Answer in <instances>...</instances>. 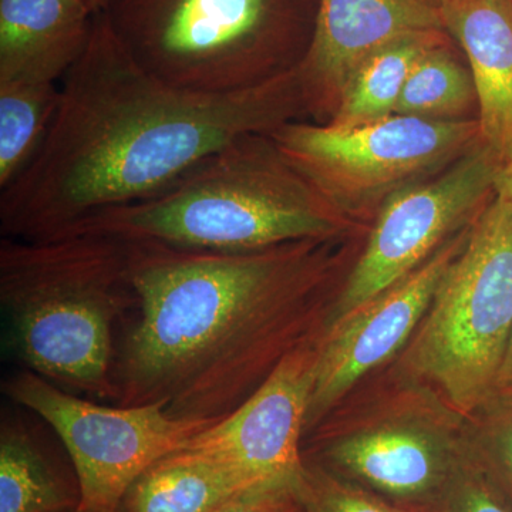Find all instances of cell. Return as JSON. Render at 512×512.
Listing matches in <instances>:
<instances>
[{"instance_id": "30bf717a", "label": "cell", "mask_w": 512, "mask_h": 512, "mask_svg": "<svg viewBox=\"0 0 512 512\" xmlns=\"http://www.w3.org/2000/svg\"><path fill=\"white\" fill-rule=\"evenodd\" d=\"M467 235L448 242L402 281L332 323L318 343L306 427L315 426L360 377L386 362L413 335Z\"/></svg>"}, {"instance_id": "7a4b0ae2", "label": "cell", "mask_w": 512, "mask_h": 512, "mask_svg": "<svg viewBox=\"0 0 512 512\" xmlns=\"http://www.w3.org/2000/svg\"><path fill=\"white\" fill-rule=\"evenodd\" d=\"M312 242L239 254L127 242L137 320L114 357L116 406L210 426L234 413L305 345L293 342L318 281Z\"/></svg>"}, {"instance_id": "5b68a950", "label": "cell", "mask_w": 512, "mask_h": 512, "mask_svg": "<svg viewBox=\"0 0 512 512\" xmlns=\"http://www.w3.org/2000/svg\"><path fill=\"white\" fill-rule=\"evenodd\" d=\"M100 13L141 69L188 93L255 89L306 53L293 0H109Z\"/></svg>"}, {"instance_id": "6da1fadb", "label": "cell", "mask_w": 512, "mask_h": 512, "mask_svg": "<svg viewBox=\"0 0 512 512\" xmlns=\"http://www.w3.org/2000/svg\"><path fill=\"white\" fill-rule=\"evenodd\" d=\"M45 144L0 191L3 237L46 241L109 208L156 197L231 141L305 109L298 69L245 92L195 94L148 74L103 13L62 82Z\"/></svg>"}, {"instance_id": "4316f807", "label": "cell", "mask_w": 512, "mask_h": 512, "mask_svg": "<svg viewBox=\"0 0 512 512\" xmlns=\"http://www.w3.org/2000/svg\"><path fill=\"white\" fill-rule=\"evenodd\" d=\"M89 3L90 8L93 9L94 13H100L104 9V6L109 3V0H86Z\"/></svg>"}, {"instance_id": "8fae6325", "label": "cell", "mask_w": 512, "mask_h": 512, "mask_svg": "<svg viewBox=\"0 0 512 512\" xmlns=\"http://www.w3.org/2000/svg\"><path fill=\"white\" fill-rule=\"evenodd\" d=\"M318 345L286 355L234 413L212 424L185 448L241 471L256 485L291 481L303 467L299 444L306 427Z\"/></svg>"}, {"instance_id": "8992f818", "label": "cell", "mask_w": 512, "mask_h": 512, "mask_svg": "<svg viewBox=\"0 0 512 512\" xmlns=\"http://www.w3.org/2000/svg\"><path fill=\"white\" fill-rule=\"evenodd\" d=\"M512 335V201L495 194L448 265L410 365L458 412L493 396Z\"/></svg>"}, {"instance_id": "603a6c76", "label": "cell", "mask_w": 512, "mask_h": 512, "mask_svg": "<svg viewBox=\"0 0 512 512\" xmlns=\"http://www.w3.org/2000/svg\"><path fill=\"white\" fill-rule=\"evenodd\" d=\"M481 410L483 426L470 448L512 501V397L491 396Z\"/></svg>"}, {"instance_id": "ffe728a7", "label": "cell", "mask_w": 512, "mask_h": 512, "mask_svg": "<svg viewBox=\"0 0 512 512\" xmlns=\"http://www.w3.org/2000/svg\"><path fill=\"white\" fill-rule=\"evenodd\" d=\"M446 45L433 47L416 63L394 114L424 120H466L464 114L477 103L476 87L470 70L454 59Z\"/></svg>"}, {"instance_id": "d6986e66", "label": "cell", "mask_w": 512, "mask_h": 512, "mask_svg": "<svg viewBox=\"0 0 512 512\" xmlns=\"http://www.w3.org/2000/svg\"><path fill=\"white\" fill-rule=\"evenodd\" d=\"M60 83L0 82V191L25 173L49 136Z\"/></svg>"}, {"instance_id": "83f0119b", "label": "cell", "mask_w": 512, "mask_h": 512, "mask_svg": "<svg viewBox=\"0 0 512 512\" xmlns=\"http://www.w3.org/2000/svg\"><path fill=\"white\" fill-rule=\"evenodd\" d=\"M424 2L430 3V5L434 6V8L440 9L441 6L447 2V0H424Z\"/></svg>"}, {"instance_id": "ac0fdd59", "label": "cell", "mask_w": 512, "mask_h": 512, "mask_svg": "<svg viewBox=\"0 0 512 512\" xmlns=\"http://www.w3.org/2000/svg\"><path fill=\"white\" fill-rule=\"evenodd\" d=\"M80 503L77 478L64 476L25 426L3 419L0 512H67Z\"/></svg>"}, {"instance_id": "cb8c5ba5", "label": "cell", "mask_w": 512, "mask_h": 512, "mask_svg": "<svg viewBox=\"0 0 512 512\" xmlns=\"http://www.w3.org/2000/svg\"><path fill=\"white\" fill-rule=\"evenodd\" d=\"M296 480L259 485L232 498L217 512H302Z\"/></svg>"}, {"instance_id": "2e32d148", "label": "cell", "mask_w": 512, "mask_h": 512, "mask_svg": "<svg viewBox=\"0 0 512 512\" xmlns=\"http://www.w3.org/2000/svg\"><path fill=\"white\" fill-rule=\"evenodd\" d=\"M254 487L259 485L241 471L183 448L148 467L130 485L116 512H217Z\"/></svg>"}, {"instance_id": "4fadbf2b", "label": "cell", "mask_w": 512, "mask_h": 512, "mask_svg": "<svg viewBox=\"0 0 512 512\" xmlns=\"http://www.w3.org/2000/svg\"><path fill=\"white\" fill-rule=\"evenodd\" d=\"M426 32H446V26L441 10L424 0H318L298 67L306 107H335L357 64L394 40Z\"/></svg>"}, {"instance_id": "44dd1931", "label": "cell", "mask_w": 512, "mask_h": 512, "mask_svg": "<svg viewBox=\"0 0 512 512\" xmlns=\"http://www.w3.org/2000/svg\"><path fill=\"white\" fill-rule=\"evenodd\" d=\"M295 488L302 512H413L389 503L333 471L305 463Z\"/></svg>"}, {"instance_id": "484cf974", "label": "cell", "mask_w": 512, "mask_h": 512, "mask_svg": "<svg viewBox=\"0 0 512 512\" xmlns=\"http://www.w3.org/2000/svg\"><path fill=\"white\" fill-rule=\"evenodd\" d=\"M494 192L512 201V161L501 168L497 181H495Z\"/></svg>"}, {"instance_id": "52a82bcc", "label": "cell", "mask_w": 512, "mask_h": 512, "mask_svg": "<svg viewBox=\"0 0 512 512\" xmlns=\"http://www.w3.org/2000/svg\"><path fill=\"white\" fill-rule=\"evenodd\" d=\"M269 136L286 163L336 211L390 197L481 141L478 120L399 114L352 127L289 121Z\"/></svg>"}, {"instance_id": "7c38bea8", "label": "cell", "mask_w": 512, "mask_h": 512, "mask_svg": "<svg viewBox=\"0 0 512 512\" xmlns=\"http://www.w3.org/2000/svg\"><path fill=\"white\" fill-rule=\"evenodd\" d=\"M463 453L429 427L389 423L340 437L330 444L326 458L330 471L389 503L433 512Z\"/></svg>"}, {"instance_id": "7402d4cb", "label": "cell", "mask_w": 512, "mask_h": 512, "mask_svg": "<svg viewBox=\"0 0 512 512\" xmlns=\"http://www.w3.org/2000/svg\"><path fill=\"white\" fill-rule=\"evenodd\" d=\"M433 512H512V501L467 448Z\"/></svg>"}, {"instance_id": "5bb4252c", "label": "cell", "mask_w": 512, "mask_h": 512, "mask_svg": "<svg viewBox=\"0 0 512 512\" xmlns=\"http://www.w3.org/2000/svg\"><path fill=\"white\" fill-rule=\"evenodd\" d=\"M440 10L470 63L481 143L504 167L512 161V0H447Z\"/></svg>"}, {"instance_id": "d4e9b609", "label": "cell", "mask_w": 512, "mask_h": 512, "mask_svg": "<svg viewBox=\"0 0 512 512\" xmlns=\"http://www.w3.org/2000/svg\"><path fill=\"white\" fill-rule=\"evenodd\" d=\"M493 396L512 397V335L508 343L507 353H505L503 366H501L500 375H498L497 384Z\"/></svg>"}, {"instance_id": "277c9868", "label": "cell", "mask_w": 512, "mask_h": 512, "mask_svg": "<svg viewBox=\"0 0 512 512\" xmlns=\"http://www.w3.org/2000/svg\"><path fill=\"white\" fill-rule=\"evenodd\" d=\"M128 255L127 242L97 235L2 238L0 302L30 372L113 402L114 323L137 308Z\"/></svg>"}, {"instance_id": "f1b7e54d", "label": "cell", "mask_w": 512, "mask_h": 512, "mask_svg": "<svg viewBox=\"0 0 512 512\" xmlns=\"http://www.w3.org/2000/svg\"><path fill=\"white\" fill-rule=\"evenodd\" d=\"M67 512H83V511H82V510H80V508H77V510L67 511Z\"/></svg>"}, {"instance_id": "9c48e42d", "label": "cell", "mask_w": 512, "mask_h": 512, "mask_svg": "<svg viewBox=\"0 0 512 512\" xmlns=\"http://www.w3.org/2000/svg\"><path fill=\"white\" fill-rule=\"evenodd\" d=\"M501 168L503 164L480 141L436 180L407 185L387 197L340 295L333 322L427 262L454 228L483 210Z\"/></svg>"}, {"instance_id": "ba28073f", "label": "cell", "mask_w": 512, "mask_h": 512, "mask_svg": "<svg viewBox=\"0 0 512 512\" xmlns=\"http://www.w3.org/2000/svg\"><path fill=\"white\" fill-rule=\"evenodd\" d=\"M3 390L62 440L79 481L83 512H116L148 467L210 427L173 419L160 404L111 407L80 399L30 370L9 377Z\"/></svg>"}, {"instance_id": "3957f363", "label": "cell", "mask_w": 512, "mask_h": 512, "mask_svg": "<svg viewBox=\"0 0 512 512\" xmlns=\"http://www.w3.org/2000/svg\"><path fill=\"white\" fill-rule=\"evenodd\" d=\"M336 212L286 163L269 133H254L204 158L156 197L101 211L60 237L239 254L329 237L340 228Z\"/></svg>"}, {"instance_id": "e0dca14e", "label": "cell", "mask_w": 512, "mask_h": 512, "mask_svg": "<svg viewBox=\"0 0 512 512\" xmlns=\"http://www.w3.org/2000/svg\"><path fill=\"white\" fill-rule=\"evenodd\" d=\"M444 33L404 36L367 56L343 83L330 124L360 126L393 116L413 67L433 47L446 45Z\"/></svg>"}, {"instance_id": "9a60e30c", "label": "cell", "mask_w": 512, "mask_h": 512, "mask_svg": "<svg viewBox=\"0 0 512 512\" xmlns=\"http://www.w3.org/2000/svg\"><path fill=\"white\" fill-rule=\"evenodd\" d=\"M96 15L86 0H0V82H62Z\"/></svg>"}]
</instances>
